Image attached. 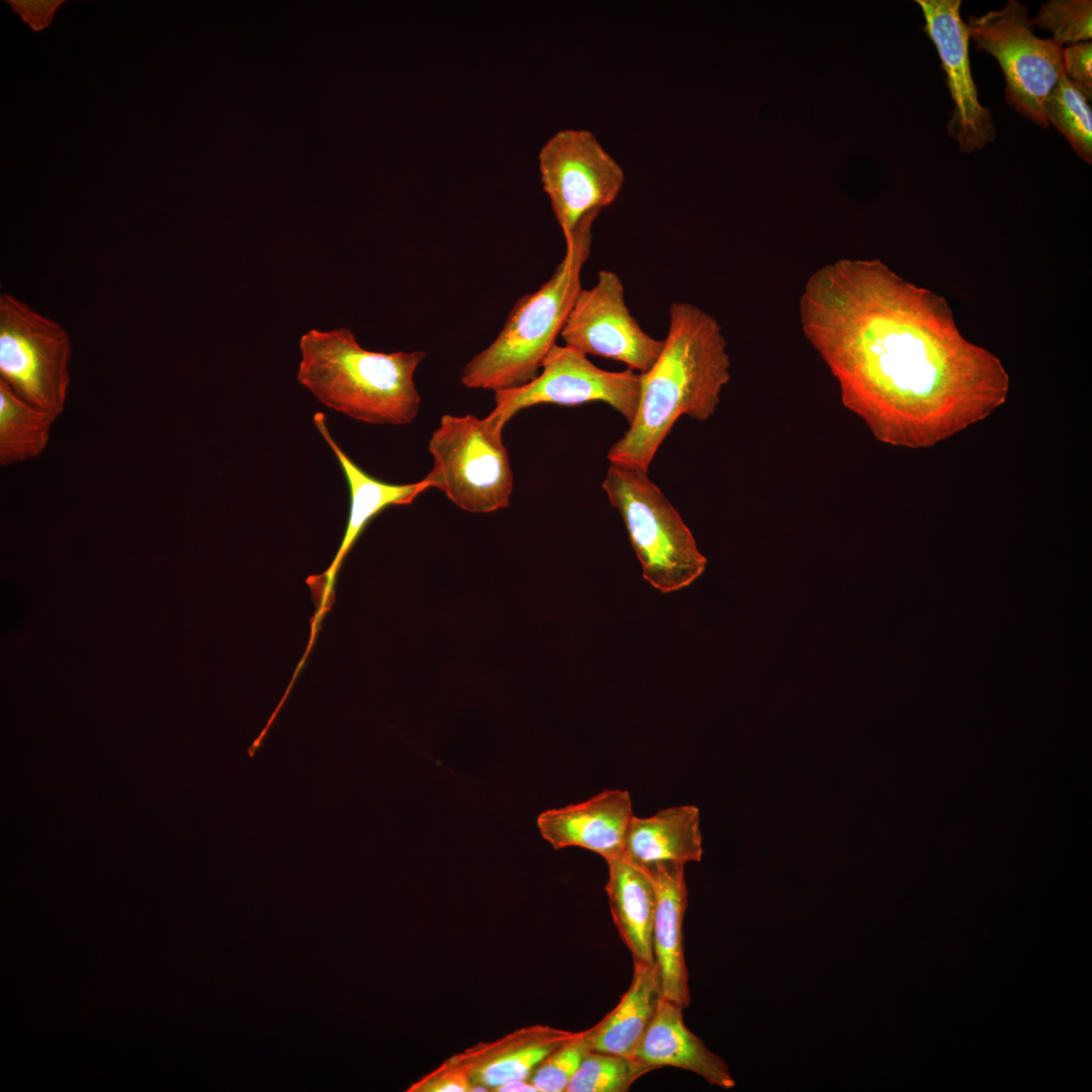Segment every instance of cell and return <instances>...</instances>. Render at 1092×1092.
<instances>
[{
	"label": "cell",
	"mask_w": 1092,
	"mask_h": 1092,
	"mask_svg": "<svg viewBox=\"0 0 1092 1092\" xmlns=\"http://www.w3.org/2000/svg\"><path fill=\"white\" fill-rule=\"evenodd\" d=\"M63 2L60 0L8 1L13 11L34 31H39L52 23L57 9Z\"/></svg>",
	"instance_id": "83f0119b"
},
{
	"label": "cell",
	"mask_w": 1092,
	"mask_h": 1092,
	"mask_svg": "<svg viewBox=\"0 0 1092 1092\" xmlns=\"http://www.w3.org/2000/svg\"><path fill=\"white\" fill-rule=\"evenodd\" d=\"M1087 97L1065 74L1049 93L1043 113L1085 162H1092V111Z\"/></svg>",
	"instance_id": "7402d4cb"
},
{
	"label": "cell",
	"mask_w": 1092,
	"mask_h": 1092,
	"mask_svg": "<svg viewBox=\"0 0 1092 1092\" xmlns=\"http://www.w3.org/2000/svg\"><path fill=\"white\" fill-rule=\"evenodd\" d=\"M560 337L584 355L622 362L640 374L653 366L663 348V341L645 333L631 315L622 280L610 270L599 271L593 287L579 289Z\"/></svg>",
	"instance_id": "8fae6325"
},
{
	"label": "cell",
	"mask_w": 1092,
	"mask_h": 1092,
	"mask_svg": "<svg viewBox=\"0 0 1092 1092\" xmlns=\"http://www.w3.org/2000/svg\"><path fill=\"white\" fill-rule=\"evenodd\" d=\"M926 32L936 48L946 84L954 103L947 123L948 134L961 152L970 154L995 141L992 112L983 106L973 79L969 54L970 35L961 16V0H917Z\"/></svg>",
	"instance_id": "7c38bea8"
},
{
	"label": "cell",
	"mask_w": 1092,
	"mask_h": 1092,
	"mask_svg": "<svg viewBox=\"0 0 1092 1092\" xmlns=\"http://www.w3.org/2000/svg\"><path fill=\"white\" fill-rule=\"evenodd\" d=\"M541 373L519 387L494 392L495 406L487 416L500 427L520 411L537 404L578 405L603 401L630 424L640 397V373L631 369L608 371L569 346L554 345Z\"/></svg>",
	"instance_id": "30bf717a"
},
{
	"label": "cell",
	"mask_w": 1092,
	"mask_h": 1092,
	"mask_svg": "<svg viewBox=\"0 0 1092 1092\" xmlns=\"http://www.w3.org/2000/svg\"><path fill=\"white\" fill-rule=\"evenodd\" d=\"M646 874L656 895L652 952L661 995L684 1009L691 1003L682 931L688 906L685 866L662 864Z\"/></svg>",
	"instance_id": "9a60e30c"
},
{
	"label": "cell",
	"mask_w": 1092,
	"mask_h": 1092,
	"mask_svg": "<svg viewBox=\"0 0 1092 1092\" xmlns=\"http://www.w3.org/2000/svg\"><path fill=\"white\" fill-rule=\"evenodd\" d=\"M606 891L613 921L634 963L653 964L656 895L651 878L624 856L607 860Z\"/></svg>",
	"instance_id": "d6986e66"
},
{
	"label": "cell",
	"mask_w": 1092,
	"mask_h": 1092,
	"mask_svg": "<svg viewBox=\"0 0 1092 1092\" xmlns=\"http://www.w3.org/2000/svg\"><path fill=\"white\" fill-rule=\"evenodd\" d=\"M299 351L296 379L325 406L373 425H407L418 416L415 372L425 351H369L347 328L311 329Z\"/></svg>",
	"instance_id": "3957f363"
},
{
	"label": "cell",
	"mask_w": 1092,
	"mask_h": 1092,
	"mask_svg": "<svg viewBox=\"0 0 1092 1092\" xmlns=\"http://www.w3.org/2000/svg\"><path fill=\"white\" fill-rule=\"evenodd\" d=\"M313 424L336 455L350 489V514L341 546L329 569L307 580L310 585L318 584L321 589V603L313 619L315 627L330 609L337 574L345 556L370 520L389 506L412 504L430 485L424 478L414 483L393 484L369 475L333 439L324 414H315Z\"/></svg>",
	"instance_id": "5bb4252c"
},
{
	"label": "cell",
	"mask_w": 1092,
	"mask_h": 1092,
	"mask_svg": "<svg viewBox=\"0 0 1092 1092\" xmlns=\"http://www.w3.org/2000/svg\"><path fill=\"white\" fill-rule=\"evenodd\" d=\"M503 429L488 417L444 415L429 441L433 466L424 479L430 488L470 513L508 507L514 478Z\"/></svg>",
	"instance_id": "8992f818"
},
{
	"label": "cell",
	"mask_w": 1092,
	"mask_h": 1092,
	"mask_svg": "<svg viewBox=\"0 0 1092 1092\" xmlns=\"http://www.w3.org/2000/svg\"><path fill=\"white\" fill-rule=\"evenodd\" d=\"M574 1033L548 1025L527 1026L451 1059L469 1075L472 1091H494L508 1082L530 1081L541 1062Z\"/></svg>",
	"instance_id": "2e32d148"
},
{
	"label": "cell",
	"mask_w": 1092,
	"mask_h": 1092,
	"mask_svg": "<svg viewBox=\"0 0 1092 1092\" xmlns=\"http://www.w3.org/2000/svg\"><path fill=\"white\" fill-rule=\"evenodd\" d=\"M1031 24L1052 32L1060 46L1090 41L1092 37L1091 0H1049L1030 19Z\"/></svg>",
	"instance_id": "cb8c5ba5"
},
{
	"label": "cell",
	"mask_w": 1092,
	"mask_h": 1092,
	"mask_svg": "<svg viewBox=\"0 0 1092 1092\" xmlns=\"http://www.w3.org/2000/svg\"><path fill=\"white\" fill-rule=\"evenodd\" d=\"M56 419L19 398L0 381V463L38 456L47 447Z\"/></svg>",
	"instance_id": "44dd1931"
},
{
	"label": "cell",
	"mask_w": 1092,
	"mask_h": 1092,
	"mask_svg": "<svg viewBox=\"0 0 1092 1092\" xmlns=\"http://www.w3.org/2000/svg\"><path fill=\"white\" fill-rule=\"evenodd\" d=\"M700 813L694 805L659 810L649 817L634 815L623 856L645 873L662 864H682L702 858Z\"/></svg>",
	"instance_id": "ac0fdd59"
},
{
	"label": "cell",
	"mask_w": 1092,
	"mask_h": 1092,
	"mask_svg": "<svg viewBox=\"0 0 1092 1092\" xmlns=\"http://www.w3.org/2000/svg\"><path fill=\"white\" fill-rule=\"evenodd\" d=\"M66 331L9 294L0 296V381L55 419L70 385Z\"/></svg>",
	"instance_id": "ba28073f"
},
{
	"label": "cell",
	"mask_w": 1092,
	"mask_h": 1092,
	"mask_svg": "<svg viewBox=\"0 0 1092 1092\" xmlns=\"http://www.w3.org/2000/svg\"><path fill=\"white\" fill-rule=\"evenodd\" d=\"M647 472L611 463L602 485L621 514L644 579L667 594L694 582L704 572L707 558Z\"/></svg>",
	"instance_id": "5b68a950"
},
{
	"label": "cell",
	"mask_w": 1092,
	"mask_h": 1092,
	"mask_svg": "<svg viewBox=\"0 0 1092 1092\" xmlns=\"http://www.w3.org/2000/svg\"><path fill=\"white\" fill-rule=\"evenodd\" d=\"M661 998L654 964L634 963L632 981L620 1002L593 1026V1052L633 1057Z\"/></svg>",
	"instance_id": "ffe728a7"
},
{
	"label": "cell",
	"mask_w": 1092,
	"mask_h": 1092,
	"mask_svg": "<svg viewBox=\"0 0 1092 1092\" xmlns=\"http://www.w3.org/2000/svg\"><path fill=\"white\" fill-rule=\"evenodd\" d=\"M633 1058L655 1070L670 1066L693 1072L720 1088L731 1089L736 1084L727 1063L687 1027L682 1008L664 998L660 999Z\"/></svg>",
	"instance_id": "e0dca14e"
},
{
	"label": "cell",
	"mask_w": 1092,
	"mask_h": 1092,
	"mask_svg": "<svg viewBox=\"0 0 1092 1092\" xmlns=\"http://www.w3.org/2000/svg\"><path fill=\"white\" fill-rule=\"evenodd\" d=\"M539 171L565 244L617 198L625 178L621 166L585 129L552 135L540 150Z\"/></svg>",
	"instance_id": "9c48e42d"
},
{
	"label": "cell",
	"mask_w": 1092,
	"mask_h": 1092,
	"mask_svg": "<svg viewBox=\"0 0 1092 1092\" xmlns=\"http://www.w3.org/2000/svg\"><path fill=\"white\" fill-rule=\"evenodd\" d=\"M640 380L636 416L607 457L611 463L648 471L677 419L708 420L730 380L729 355L717 320L694 304L672 302L663 348Z\"/></svg>",
	"instance_id": "7a4b0ae2"
},
{
	"label": "cell",
	"mask_w": 1092,
	"mask_h": 1092,
	"mask_svg": "<svg viewBox=\"0 0 1092 1092\" xmlns=\"http://www.w3.org/2000/svg\"><path fill=\"white\" fill-rule=\"evenodd\" d=\"M633 817L630 793L610 789L586 801L542 812L537 826L553 848L577 846L607 861L623 856Z\"/></svg>",
	"instance_id": "4fadbf2b"
},
{
	"label": "cell",
	"mask_w": 1092,
	"mask_h": 1092,
	"mask_svg": "<svg viewBox=\"0 0 1092 1092\" xmlns=\"http://www.w3.org/2000/svg\"><path fill=\"white\" fill-rule=\"evenodd\" d=\"M1092 42L1084 41L1063 49L1065 76L1078 87L1087 99L1092 97Z\"/></svg>",
	"instance_id": "4316f807"
},
{
	"label": "cell",
	"mask_w": 1092,
	"mask_h": 1092,
	"mask_svg": "<svg viewBox=\"0 0 1092 1092\" xmlns=\"http://www.w3.org/2000/svg\"><path fill=\"white\" fill-rule=\"evenodd\" d=\"M473 1084L467 1072L451 1058L436 1070L428 1073L407 1091L410 1092H468Z\"/></svg>",
	"instance_id": "484cf974"
},
{
	"label": "cell",
	"mask_w": 1092,
	"mask_h": 1092,
	"mask_svg": "<svg viewBox=\"0 0 1092 1092\" xmlns=\"http://www.w3.org/2000/svg\"><path fill=\"white\" fill-rule=\"evenodd\" d=\"M594 1027L576 1031L572 1037L548 1055L536 1068L530 1082L538 1092H561L593 1051Z\"/></svg>",
	"instance_id": "d4e9b609"
},
{
	"label": "cell",
	"mask_w": 1092,
	"mask_h": 1092,
	"mask_svg": "<svg viewBox=\"0 0 1092 1092\" xmlns=\"http://www.w3.org/2000/svg\"><path fill=\"white\" fill-rule=\"evenodd\" d=\"M655 1070L633 1057L589 1052L569 1081L567 1092H625Z\"/></svg>",
	"instance_id": "603a6c76"
},
{
	"label": "cell",
	"mask_w": 1092,
	"mask_h": 1092,
	"mask_svg": "<svg viewBox=\"0 0 1092 1092\" xmlns=\"http://www.w3.org/2000/svg\"><path fill=\"white\" fill-rule=\"evenodd\" d=\"M494 1091L500 1092H538L529 1080H518L500 1085Z\"/></svg>",
	"instance_id": "f1b7e54d"
},
{
	"label": "cell",
	"mask_w": 1092,
	"mask_h": 1092,
	"mask_svg": "<svg viewBox=\"0 0 1092 1092\" xmlns=\"http://www.w3.org/2000/svg\"><path fill=\"white\" fill-rule=\"evenodd\" d=\"M592 228L580 226L565 244L564 257L552 276L517 300L494 341L465 365L464 386L496 392L524 385L538 375L581 288Z\"/></svg>",
	"instance_id": "277c9868"
},
{
	"label": "cell",
	"mask_w": 1092,
	"mask_h": 1092,
	"mask_svg": "<svg viewBox=\"0 0 1092 1092\" xmlns=\"http://www.w3.org/2000/svg\"><path fill=\"white\" fill-rule=\"evenodd\" d=\"M966 24L977 50L994 57L1001 67L1006 102L1048 128L1043 104L1064 74L1063 47L1034 33L1027 6L1017 0H1009L999 10L972 15Z\"/></svg>",
	"instance_id": "52a82bcc"
},
{
	"label": "cell",
	"mask_w": 1092,
	"mask_h": 1092,
	"mask_svg": "<svg viewBox=\"0 0 1092 1092\" xmlns=\"http://www.w3.org/2000/svg\"><path fill=\"white\" fill-rule=\"evenodd\" d=\"M803 331L843 404L879 441L928 448L1002 405L1001 361L959 331L946 300L879 260H840L808 280Z\"/></svg>",
	"instance_id": "6da1fadb"
}]
</instances>
